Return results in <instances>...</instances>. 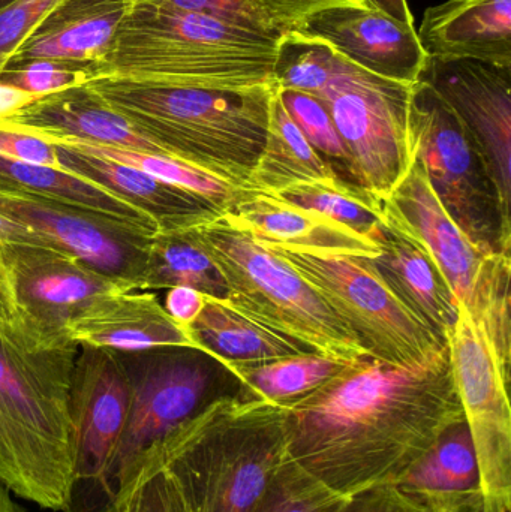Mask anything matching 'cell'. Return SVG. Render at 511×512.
Returning a JSON list of instances; mask_svg holds the SVG:
<instances>
[{
	"mask_svg": "<svg viewBox=\"0 0 511 512\" xmlns=\"http://www.w3.org/2000/svg\"><path fill=\"white\" fill-rule=\"evenodd\" d=\"M278 95L285 110L288 111L303 137L311 144L312 149L333 168L339 177L344 171L345 180L353 183L347 149L336 131L335 123L326 105L315 96L297 92V90L278 89Z\"/></svg>",
	"mask_w": 511,
	"mask_h": 512,
	"instance_id": "35",
	"label": "cell"
},
{
	"mask_svg": "<svg viewBox=\"0 0 511 512\" xmlns=\"http://www.w3.org/2000/svg\"><path fill=\"white\" fill-rule=\"evenodd\" d=\"M341 54L330 45L296 32L279 38L273 63V83L278 89L318 96L335 74Z\"/></svg>",
	"mask_w": 511,
	"mask_h": 512,
	"instance_id": "33",
	"label": "cell"
},
{
	"mask_svg": "<svg viewBox=\"0 0 511 512\" xmlns=\"http://www.w3.org/2000/svg\"><path fill=\"white\" fill-rule=\"evenodd\" d=\"M375 240L381 252L371 261L381 279L438 342L447 345L458 321L459 303L434 262L384 225Z\"/></svg>",
	"mask_w": 511,
	"mask_h": 512,
	"instance_id": "24",
	"label": "cell"
},
{
	"mask_svg": "<svg viewBox=\"0 0 511 512\" xmlns=\"http://www.w3.org/2000/svg\"><path fill=\"white\" fill-rule=\"evenodd\" d=\"M206 304V295L188 286L168 289L164 309L168 315L183 327H189L197 319Z\"/></svg>",
	"mask_w": 511,
	"mask_h": 512,
	"instance_id": "43",
	"label": "cell"
},
{
	"mask_svg": "<svg viewBox=\"0 0 511 512\" xmlns=\"http://www.w3.org/2000/svg\"><path fill=\"white\" fill-rule=\"evenodd\" d=\"M342 512H428V508L396 486H383L353 496Z\"/></svg>",
	"mask_w": 511,
	"mask_h": 512,
	"instance_id": "42",
	"label": "cell"
},
{
	"mask_svg": "<svg viewBox=\"0 0 511 512\" xmlns=\"http://www.w3.org/2000/svg\"><path fill=\"white\" fill-rule=\"evenodd\" d=\"M60 0H14L0 8V72Z\"/></svg>",
	"mask_w": 511,
	"mask_h": 512,
	"instance_id": "38",
	"label": "cell"
},
{
	"mask_svg": "<svg viewBox=\"0 0 511 512\" xmlns=\"http://www.w3.org/2000/svg\"><path fill=\"white\" fill-rule=\"evenodd\" d=\"M423 505L428 508V512H485L482 496L444 499V501L428 502Z\"/></svg>",
	"mask_w": 511,
	"mask_h": 512,
	"instance_id": "45",
	"label": "cell"
},
{
	"mask_svg": "<svg viewBox=\"0 0 511 512\" xmlns=\"http://www.w3.org/2000/svg\"><path fill=\"white\" fill-rule=\"evenodd\" d=\"M396 487L422 504L482 496L479 459L467 421L447 427Z\"/></svg>",
	"mask_w": 511,
	"mask_h": 512,
	"instance_id": "26",
	"label": "cell"
},
{
	"mask_svg": "<svg viewBox=\"0 0 511 512\" xmlns=\"http://www.w3.org/2000/svg\"><path fill=\"white\" fill-rule=\"evenodd\" d=\"M293 32L318 39L357 68L398 83L419 81L428 54L408 26L368 6H336L303 20Z\"/></svg>",
	"mask_w": 511,
	"mask_h": 512,
	"instance_id": "17",
	"label": "cell"
},
{
	"mask_svg": "<svg viewBox=\"0 0 511 512\" xmlns=\"http://www.w3.org/2000/svg\"><path fill=\"white\" fill-rule=\"evenodd\" d=\"M131 379L111 349L80 346L71 396V478L62 512H117L108 469L128 420Z\"/></svg>",
	"mask_w": 511,
	"mask_h": 512,
	"instance_id": "12",
	"label": "cell"
},
{
	"mask_svg": "<svg viewBox=\"0 0 511 512\" xmlns=\"http://www.w3.org/2000/svg\"><path fill=\"white\" fill-rule=\"evenodd\" d=\"M144 361L131 379L128 420L108 469V489L120 499L147 456L180 427L225 397L249 393L224 364L194 349H171Z\"/></svg>",
	"mask_w": 511,
	"mask_h": 512,
	"instance_id": "9",
	"label": "cell"
},
{
	"mask_svg": "<svg viewBox=\"0 0 511 512\" xmlns=\"http://www.w3.org/2000/svg\"><path fill=\"white\" fill-rule=\"evenodd\" d=\"M0 259L21 319L42 334L71 339L68 324L93 301L125 285L75 256L32 243L0 245Z\"/></svg>",
	"mask_w": 511,
	"mask_h": 512,
	"instance_id": "15",
	"label": "cell"
},
{
	"mask_svg": "<svg viewBox=\"0 0 511 512\" xmlns=\"http://www.w3.org/2000/svg\"><path fill=\"white\" fill-rule=\"evenodd\" d=\"M6 243H32V245H45L38 236L21 227L17 222L9 221L0 215V245ZM48 246V245H47Z\"/></svg>",
	"mask_w": 511,
	"mask_h": 512,
	"instance_id": "46",
	"label": "cell"
},
{
	"mask_svg": "<svg viewBox=\"0 0 511 512\" xmlns=\"http://www.w3.org/2000/svg\"><path fill=\"white\" fill-rule=\"evenodd\" d=\"M417 36L428 57L511 68V0H447L431 6Z\"/></svg>",
	"mask_w": 511,
	"mask_h": 512,
	"instance_id": "22",
	"label": "cell"
},
{
	"mask_svg": "<svg viewBox=\"0 0 511 512\" xmlns=\"http://www.w3.org/2000/svg\"><path fill=\"white\" fill-rule=\"evenodd\" d=\"M285 411L288 456L347 498L396 486L465 420L447 346L410 366L357 358Z\"/></svg>",
	"mask_w": 511,
	"mask_h": 512,
	"instance_id": "1",
	"label": "cell"
},
{
	"mask_svg": "<svg viewBox=\"0 0 511 512\" xmlns=\"http://www.w3.org/2000/svg\"><path fill=\"white\" fill-rule=\"evenodd\" d=\"M80 345L0 318V463L23 501L62 512L71 478L69 396Z\"/></svg>",
	"mask_w": 511,
	"mask_h": 512,
	"instance_id": "2",
	"label": "cell"
},
{
	"mask_svg": "<svg viewBox=\"0 0 511 512\" xmlns=\"http://www.w3.org/2000/svg\"><path fill=\"white\" fill-rule=\"evenodd\" d=\"M192 233L227 282L228 306L317 354L341 360L369 355L317 289L227 213Z\"/></svg>",
	"mask_w": 511,
	"mask_h": 512,
	"instance_id": "6",
	"label": "cell"
},
{
	"mask_svg": "<svg viewBox=\"0 0 511 512\" xmlns=\"http://www.w3.org/2000/svg\"><path fill=\"white\" fill-rule=\"evenodd\" d=\"M350 361L353 360L306 352L257 363L228 364L227 367L252 396L288 408L326 385Z\"/></svg>",
	"mask_w": 511,
	"mask_h": 512,
	"instance_id": "30",
	"label": "cell"
},
{
	"mask_svg": "<svg viewBox=\"0 0 511 512\" xmlns=\"http://www.w3.org/2000/svg\"><path fill=\"white\" fill-rule=\"evenodd\" d=\"M38 98L39 96L24 92V90L17 89V87L0 83V122L14 116Z\"/></svg>",
	"mask_w": 511,
	"mask_h": 512,
	"instance_id": "44",
	"label": "cell"
},
{
	"mask_svg": "<svg viewBox=\"0 0 511 512\" xmlns=\"http://www.w3.org/2000/svg\"><path fill=\"white\" fill-rule=\"evenodd\" d=\"M47 141L56 146L71 147L80 152L101 156V158L137 168V170L150 174L168 185L177 186V188L198 195L203 200L209 201L222 213H227L249 189L240 188L215 174L207 173V171L186 164L173 156L164 155V153L119 149V147L99 146V144L60 140V138H50Z\"/></svg>",
	"mask_w": 511,
	"mask_h": 512,
	"instance_id": "31",
	"label": "cell"
},
{
	"mask_svg": "<svg viewBox=\"0 0 511 512\" xmlns=\"http://www.w3.org/2000/svg\"><path fill=\"white\" fill-rule=\"evenodd\" d=\"M350 501L287 456L251 512H342Z\"/></svg>",
	"mask_w": 511,
	"mask_h": 512,
	"instance_id": "34",
	"label": "cell"
},
{
	"mask_svg": "<svg viewBox=\"0 0 511 512\" xmlns=\"http://www.w3.org/2000/svg\"><path fill=\"white\" fill-rule=\"evenodd\" d=\"M68 336L77 345L114 352L200 351L188 327L174 321L149 291H117L98 298L69 322Z\"/></svg>",
	"mask_w": 511,
	"mask_h": 512,
	"instance_id": "19",
	"label": "cell"
},
{
	"mask_svg": "<svg viewBox=\"0 0 511 512\" xmlns=\"http://www.w3.org/2000/svg\"><path fill=\"white\" fill-rule=\"evenodd\" d=\"M131 5L132 0H60L6 68L47 62L80 69L90 80L107 57Z\"/></svg>",
	"mask_w": 511,
	"mask_h": 512,
	"instance_id": "18",
	"label": "cell"
},
{
	"mask_svg": "<svg viewBox=\"0 0 511 512\" xmlns=\"http://www.w3.org/2000/svg\"><path fill=\"white\" fill-rule=\"evenodd\" d=\"M2 123L47 140L60 138L119 149L164 153L128 120L107 107L86 84L41 96Z\"/></svg>",
	"mask_w": 511,
	"mask_h": 512,
	"instance_id": "23",
	"label": "cell"
},
{
	"mask_svg": "<svg viewBox=\"0 0 511 512\" xmlns=\"http://www.w3.org/2000/svg\"><path fill=\"white\" fill-rule=\"evenodd\" d=\"M0 512H27L23 505L18 504L5 484L0 483Z\"/></svg>",
	"mask_w": 511,
	"mask_h": 512,
	"instance_id": "49",
	"label": "cell"
},
{
	"mask_svg": "<svg viewBox=\"0 0 511 512\" xmlns=\"http://www.w3.org/2000/svg\"><path fill=\"white\" fill-rule=\"evenodd\" d=\"M56 147L63 170L113 192L150 216L159 231L186 230L224 215L198 195L168 185L137 168L71 147Z\"/></svg>",
	"mask_w": 511,
	"mask_h": 512,
	"instance_id": "21",
	"label": "cell"
},
{
	"mask_svg": "<svg viewBox=\"0 0 511 512\" xmlns=\"http://www.w3.org/2000/svg\"><path fill=\"white\" fill-rule=\"evenodd\" d=\"M176 286L197 289L216 300L228 298L224 276L198 243L192 228L158 231L150 237L146 267L137 291H159Z\"/></svg>",
	"mask_w": 511,
	"mask_h": 512,
	"instance_id": "29",
	"label": "cell"
},
{
	"mask_svg": "<svg viewBox=\"0 0 511 512\" xmlns=\"http://www.w3.org/2000/svg\"><path fill=\"white\" fill-rule=\"evenodd\" d=\"M0 191L56 201L84 212L107 216L150 237L159 231L158 224L146 213L108 189L63 168L57 170L0 156Z\"/></svg>",
	"mask_w": 511,
	"mask_h": 512,
	"instance_id": "25",
	"label": "cell"
},
{
	"mask_svg": "<svg viewBox=\"0 0 511 512\" xmlns=\"http://www.w3.org/2000/svg\"><path fill=\"white\" fill-rule=\"evenodd\" d=\"M410 87L369 74L341 56L318 96L344 141L351 180L378 201L390 195L416 161L407 129Z\"/></svg>",
	"mask_w": 511,
	"mask_h": 512,
	"instance_id": "11",
	"label": "cell"
},
{
	"mask_svg": "<svg viewBox=\"0 0 511 512\" xmlns=\"http://www.w3.org/2000/svg\"><path fill=\"white\" fill-rule=\"evenodd\" d=\"M447 351L479 459L483 510L511 512L510 378L461 303L458 321L447 336Z\"/></svg>",
	"mask_w": 511,
	"mask_h": 512,
	"instance_id": "13",
	"label": "cell"
},
{
	"mask_svg": "<svg viewBox=\"0 0 511 512\" xmlns=\"http://www.w3.org/2000/svg\"><path fill=\"white\" fill-rule=\"evenodd\" d=\"M188 330L200 351L224 366L312 352L267 330L228 306L224 300L207 295L203 310Z\"/></svg>",
	"mask_w": 511,
	"mask_h": 512,
	"instance_id": "27",
	"label": "cell"
},
{
	"mask_svg": "<svg viewBox=\"0 0 511 512\" xmlns=\"http://www.w3.org/2000/svg\"><path fill=\"white\" fill-rule=\"evenodd\" d=\"M278 41L210 15L132 3L89 81L221 92L257 89L275 84Z\"/></svg>",
	"mask_w": 511,
	"mask_h": 512,
	"instance_id": "3",
	"label": "cell"
},
{
	"mask_svg": "<svg viewBox=\"0 0 511 512\" xmlns=\"http://www.w3.org/2000/svg\"><path fill=\"white\" fill-rule=\"evenodd\" d=\"M14 2V0H0V8L3 6L9 5V3Z\"/></svg>",
	"mask_w": 511,
	"mask_h": 512,
	"instance_id": "50",
	"label": "cell"
},
{
	"mask_svg": "<svg viewBox=\"0 0 511 512\" xmlns=\"http://www.w3.org/2000/svg\"><path fill=\"white\" fill-rule=\"evenodd\" d=\"M0 215L32 231L45 245L137 291L150 236L107 216L56 201L0 191Z\"/></svg>",
	"mask_w": 511,
	"mask_h": 512,
	"instance_id": "14",
	"label": "cell"
},
{
	"mask_svg": "<svg viewBox=\"0 0 511 512\" xmlns=\"http://www.w3.org/2000/svg\"><path fill=\"white\" fill-rule=\"evenodd\" d=\"M338 174L312 149L285 110L276 87L263 150L249 174L248 186L264 194H279L303 183L336 179Z\"/></svg>",
	"mask_w": 511,
	"mask_h": 512,
	"instance_id": "28",
	"label": "cell"
},
{
	"mask_svg": "<svg viewBox=\"0 0 511 512\" xmlns=\"http://www.w3.org/2000/svg\"><path fill=\"white\" fill-rule=\"evenodd\" d=\"M86 86L165 155L249 188L266 141L275 84L221 92L101 78Z\"/></svg>",
	"mask_w": 511,
	"mask_h": 512,
	"instance_id": "5",
	"label": "cell"
},
{
	"mask_svg": "<svg viewBox=\"0 0 511 512\" xmlns=\"http://www.w3.org/2000/svg\"><path fill=\"white\" fill-rule=\"evenodd\" d=\"M419 80L452 108L473 135L491 168L501 203L510 212L511 68L428 57Z\"/></svg>",
	"mask_w": 511,
	"mask_h": 512,
	"instance_id": "16",
	"label": "cell"
},
{
	"mask_svg": "<svg viewBox=\"0 0 511 512\" xmlns=\"http://www.w3.org/2000/svg\"><path fill=\"white\" fill-rule=\"evenodd\" d=\"M264 12L284 35L293 32L303 20L336 6H366L363 0H248Z\"/></svg>",
	"mask_w": 511,
	"mask_h": 512,
	"instance_id": "41",
	"label": "cell"
},
{
	"mask_svg": "<svg viewBox=\"0 0 511 512\" xmlns=\"http://www.w3.org/2000/svg\"><path fill=\"white\" fill-rule=\"evenodd\" d=\"M275 195L288 203L329 216L372 240L377 239L383 228L380 201L341 177L303 183Z\"/></svg>",
	"mask_w": 511,
	"mask_h": 512,
	"instance_id": "32",
	"label": "cell"
},
{
	"mask_svg": "<svg viewBox=\"0 0 511 512\" xmlns=\"http://www.w3.org/2000/svg\"><path fill=\"white\" fill-rule=\"evenodd\" d=\"M227 215L266 245L365 258H375L381 252L375 240L275 194L248 189Z\"/></svg>",
	"mask_w": 511,
	"mask_h": 512,
	"instance_id": "20",
	"label": "cell"
},
{
	"mask_svg": "<svg viewBox=\"0 0 511 512\" xmlns=\"http://www.w3.org/2000/svg\"><path fill=\"white\" fill-rule=\"evenodd\" d=\"M285 414L251 393L225 397L149 456L164 469L183 512H251L288 456Z\"/></svg>",
	"mask_w": 511,
	"mask_h": 512,
	"instance_id": "4",
	"label": "cell"
},
{
	"mask_svg": "<svg viewBox=\"0 0 511 512\" xmlns=\"http://www.w3.org/2000/svg\"><path fill=\"white\" fill-rule=\"evenodd\" d=\"M117 512H183L173 484L155 457H147L120 499Z\"/></svg>",
	"mask_w": 511,
	"mask_h": 512,
	"instance_id": "36",
	"label": "cell"
},
{
	"mask_svg": "<svg viewBox=\"0 0 511 512\" xmlns=\"http://www.w3.org/2000/svg\"><path fill=\"white\" fill-rule=\"evenodd\" d=\"M89 77L80 69L54 65L47 62H33L17 68H6L0 72V83L17 87L32 95L45 96L69 87L86 84Z\"/></svg>",
	"mask_w": 511,
	"mask_h": 512,
	"instance_id": "39",
	"label": "cell"
},
{
	"mask_svg": "<svg viewBox=\"0 0 511 512\" xmlns=\"http://www.w3.org/2000/svg\"><path fill=\"white\" fill-rule=\"evenodd\" d=\"M0 483L3 484V468H2V463H0Z\"/></svg>",
	"mask_w": 511,
	"mask_h": 512,
	"instance_id": "51",
	"label": "cell"
},
{
	"mask_svg": "<svg viewBox=\"0 0 511 512\" xmlns=\"http://www.w3.org/2000/svg\"><path fill=\"white\" fill-rule=\"evenodd\" d=\"M381 222L425 252L468 310L510 378L511 256L486 254L455 224L417 159L401 183L380 200Z\"/></svg>",
	"mask_w": 511,
	"mask_h": 512,
	"instance_id": "7",
	"label": "cell"
},
{
	"mask_svg": "<svg viewBox=\"0 0 511 512\" xmlns=\"http://www.w3.org/2000/svg\"><path fill=\"white\" fill-rule=\"evenodd\" d=\"M407 129L413 155L450 218L486 254L511 256V215L488 161L452 108L425 81L411 84Z\"/></svg>",
	"mask_w": 511,
	"mask_h": 512,
	"instance_id": "8",
	"label": "cell"
},
{
	"mask_svg": "<svg viewBox=\"0 0 511 512\" xmlns=\"http://www.w3.org/2000/svg\"><path fill=\"white\" fill-rule=\"evenodd\" d=\"M12 316H17V309H15L11 286L0 259V318H12Z\"/></svg>",
	"mask_w": 511,
	"mask_h": 512,
	"instance_id": "48",
	"label": "cell"
},
{
	"mask_svg": "<svg viewBox=\"0 0 511 512\" xmlns=\"http://www.w3.org/2000/svg\"><path fill=\"white\" fill-rule=\"evenodd\" d=\"M132 3H146V5L162 6V8L197 12V14L210 15L236 26L272 36V38L279 39L282 36L272 20L248 0H132Z\"/></svg>",
	"mask_w": 511,
	"mask_h": 512,
	"instance_id": "37",
	"label": "cell"
},
{
	"mask_svg": "<svg viewBox=\"0 0 511 512\" xmlns=\"http://www.w3.org/2000/svg\"><path fill=\"white\" fill-rule=\"evenodd\" d=\"M368 8L383 12L401 23L414 26L413 14L407 0H363Z\"/></svg>",
	"mask_w": 511,
	"mask_h": 512,
	"instance_id": "47",
	"label": "cell"
},
{
	"mask_svg": "<svg viewBox=\"0 0 511 512\" xmlns=\"http://www.w3.org/2000/svg\"><path fill=\"white\" fill-rule=\"evenodd\" d=\"M0 156L60 170L57 147L32 132L0 122Z\"/></svg>",
	"mask_w": 511,
	"mask_h": 512,
	"instance_id": "40",
	"label": "cell"
},
{
	"mask_svg": "<svg viewBox=\"0 0 511 512\" xmlns=\"http://www.w3.org/2000/svg\"><path fill=\"white\" fill-rule=\"evenodd\" d=\"M267 246L317 289L371 357L410 366L447 346L390 291L371 258Z\"/></svg>",
	"mask_w": 511,
	"mask_h": 512,
	"instance_id": "10",
	"label": "cell"
}]
</instances>
